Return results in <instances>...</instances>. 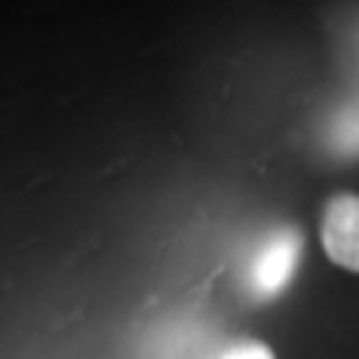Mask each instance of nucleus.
<instances>
[{
    "mask_svg": "<svg viewBox=\"0 0 359 359\" xmlns=\"http://www.w3.org/2000/svg\"><path fill=\"white\" fill-rule=\"evenodd\" d=\"M302 255V233L297 228H276L255 245L245 264V287L255 299H273L290 285Z\"/></svg>",
    "mask_w": 359,
    "mask_h": 359,
    "instance_id": "obj_1",
    "label": "nucleus"
},
{
    "mask_svg": "<svg viewBox=\"0 0 359 359\" xmlns=\"http://www.w3.org/2000/svg\"><path fill=\"white\" fill-rule=\"evenodd\" d=\"M320 240L330 261L359 273V195H332L323 207Z\"/></svg>",
    "mask_w": 359,
    "mask_h": 359,
    "instance_id": "obj_2",
    "label": "nucleus"
},
{
    "mask_svg": "<svg viewBox=\"0 0 359 359\" xmlns=\"http://www.w3.org/2000/svg\"><path fill=\"white\" fill-rule=\"evenodd\" d=\"M330 144L341 156H359V99H351L330 120Z\"/></svg>",
    "mask_w": 359,
    "mask_h": 359,
    "instance_id": "obj_3",
    "label": "nucleus"
},
{
    "mask_svg": "<svg viewBox=\"0 0 359 359\" xmlns=\"http://www.w3.org/2000/svg\"><path fill=\"white\" fill-rule=\"evenodd\" d=\"M222 359H276V356L261 341H237L222 353Z\"/></svg>",
    "mask_w": 359,
    "mask_h": 359,
    "instance_id": "obj_4",
    "label": "nucleus"
}]
</instances>
